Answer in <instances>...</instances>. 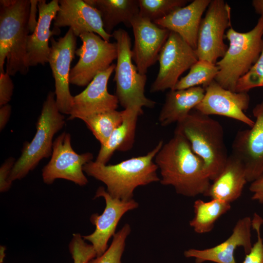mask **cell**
I'll return each mask as SVG.
<instances>
[{"label": "cell", "instance_id": "obj_1", "mask_svg": "<svg viewBox=\"0 0 263 263\" xmlns=\"http://www.w3.org/2000/svg\"><path fill=\"white\" fill-rule=\"evenodd\" d=\"M154 159L160 169V183L173 187L177 194L195 197L208 190L211 180L205 163L182 135L174 133Z\"/></svg>", "mask_w": 263, "mask_h": 263}, {"label": "cell", "instance_id": "obj_2", "mask_svg": "<svg viewBox=\"0 0 263 263\" xmlns=\"http://www.w3.org/2000/svg\"><path fill=\"white\" fill-rule=\"evenodd\" d=\"M164 144L160 141L146 155L132 157L115 165H107L90 161L83 167L87 175L103 183L113 198L122 200L133 199L135 189L159 181L158 169L154 159Z\"/></svg>", "mask_w": 263, "mask_h": 263}, {"label": "cell", "instance_id": "obj_3", "mask_svg": "<svg viewBox=\"0 0 263 263\" xmlns=\"http://www.w3.org/2000/svg\"><path fill=\"white\" fill-rule=\"evenodd\" d=\"M30 0H0V73L28 71L25 60L30 31Z\"/></svg>", "mask_w": 263, "mask_h": 263}, {"label": "cell", "instance_id": "obj_4", "mask_svg": "<svg viewBox=\"0 0 263 263\" xmlns=\"http://www.w3.org/2000/svg\"><path fill=\"white\" fill-rule=\"evenodd\" d=\"M174 133L188 140L193 152L204 162L210 180H215L228 156L221 123L195 110L177 123Z\"/></svg>", "mask_w": 263, "mask_h": 263}, {"label": "cell", "instance_id": "obj_5", "mask_svg": "<svg viewBox=\"0 0 263 263\" xmlns=\"http://www.w3.org/2000/svg\"><path fill=\"white\" fill-rule=\"evenodd\" d=\"M225 38L229 46L224 56L216 64L219 71L215 80L224 88L236 92L238 80L245 75L259 58L263 48V14L255 26L241 33L231 26Z\"/></svg>", "mask_w": 263, "mask_h": 263}, {"label": "cell", "instance_id": "obj_6", "mask_svg": "<svg viewBox=\"0 0 263 263\" xmlns=\"http://www.w3.org/2000/svg\"><path fill=\"white\" fill-rule=\"evenodd\" d=\"M55 96V92H49L37 122L36 133L31 142L24 143L21 155L12 169L9 177L11 183L25 177L42 159L52 155L53 137L65 123Z\"/></svg>", "mask_w": 263, "mask_h": 263}, {"label": "cell", "instance_id": "obj_7", "mask_svg": "<svg viewBox=\"0 0 263 263\" xmlns=\"http://www.w3.org/2000/svg\"><path fill=\"white\" fill-rule=\"evenodd\" d=\"M112 36L117 46L113 80L116 83L115 95L118 102L124 109L154 107L156 102L145 94L147 76L140 74L132 62L131 42L128 33L119 28L113 31Z\"/></svg>", "mask_w": 263, "mask_h": 263}, {"label": "cell", "instance_id": "obj_8", "mask_svg": "<svg viewBox=\"0 0 263 263\" xmlns=\"http://www.w3.org/2000/svg\"><path fill=\"white\" fill-rule=\"evenodd\" d=\"M79 38L82 44L75 51L79 59L71 69L69 82L85 86L117 59V46L116 42L107 41L94 33H84Z\"/></svg>", "mask_w": 263, "mask_h": 263}, {"label": "cell", "instance_id": "obj_9", "mask_svg": "<svg viewBox=\"0 0 263 263\" xmlns=\"http://www.w3.org/2000/svg\"><path fill=\"white\" fill-rule=\"evenodd\" d=\"M231 9L223 0H211L198 31L195 50L198 60L216 64L228 46L224 41L225 30L231 27Z\"/></svg>", "mask_w": 263, "mask_h": 263}, {"label": "cell", "instance_id": "obj_10", "mask_svg": "<svg viewBox=\"0 0 263 263\" xmlns=\"http://www.w3.org/2000/svg\"><path fill=\"white\" fill-rule=\"evenodd\" d=\"M93 158L91 152L78 154L75 152L71 145V135L63 132L53 142L51 159L42 170L43 182L50 185L56 179H62L84 186L88 180L83 167Z\"/></svg>", "mask_w": 263, "mask_h": 263}, {"label": "cell", "instance_id": "obj_11", "mask_svg": "<svg viewBox=\"0 0 263 263\" xmlns=\"http://www.w3.org/2000/svg\"><path fill=\"white\" fill-rule=\"evenodd\" d=\"M159 70L150 92L173 90L179 77L198 60L195 50L178 34L170 32L159 55Z\"/></svg>", "mask_w": 263, "mask_h": 263}, {"label": "cell", "instance_id": "obj_12", "mask_svg": "<svg viewBox=\"0 0 263 263\" xmlns=\"http://www.w3.org/2000/svg\"><path fill=\"white\" fill-rule=\"evenodd\" d=\"M76 38L71 28L57 40L51 37L48 62L55 79L56 105L61 113L69 115L74 97L69 89L70 65L75 54Z\"/></svg>", "mask_w": 263, "mask_h": 263}, {"label": "cell", "instance_id": "obj_13", "mask_svg": "<svg viewBox=\"0 0 263 263\" xmlns=\"http://www.w3.org/2000/svg\"><path fill=\"white\" fill-rule=\"evenodd\" d=\"M252 114L253 125L237 132L231 153L242 162L250 183L263 174V101L254 107Z\"/></svg>", "mask_w": 263, "mask_h": 263}, {"label": "cell", "instance_id": "obj_14", "mask_svg": "<svg viewBox=\"0 0 263 263\" xmlns=\"http://www.w3.org/2000/svg\"><path fill=\"white\" fill-rule=\"evenodd\" d=\"M102 197L106 206L101 214L94 213L90 217L91 223L95 227L94 231L87 235L82 236L89 241L96 253V257L102 255L107 249L108 243L115 234L118 223L127 212L138 207V203L133 199L122 200L112 197L105 188L99 187L94 198Z\"/></svg>", "mask_w": 263, "mask_h": 263}, {"label": "cell", "instance_id": "obj_15", "mask_svg": "<svg viewBox=\"0 0 263 263\" xmlns=\"http://www.w3.org/2000/svg\"><path fill=\"white\" fill-rule=\"evenodd\" d=\"M204 97L195 108L199 112L210 116L217 115L230 118L252 127L254 120L244 111L250 104L247 92H236L225 89L215 80L205 88Z\"/></svg>", "mask_w": 263, "mask_h": 263}, {"label": "cell", "instance_id": "obj_16", "mask_svg": "<svg viewBox=\"0 0 263 263\" xmlns=\"http://www.w3.org/2000/svg\"><path fill=\"white\" fill-rule=\"evenodd\" d=\"M131 26L134 38L132 59L138 72L146 75L149 68L158 60L170 31L139 15L132 19Z\"/></svg>", "mask_w": 263, "mask_h": 263}, {"label": "cell", "instance_id": "obj_17", "mask_svg": "<svg viewBox=\"0 0 263 263\" xmlns=\"http://www.w3.org/2000/svg\"><path fill=\"white\" fill-rule=\"evenodd\" d=\"M112 64L107 69L98 74L80 94L73 97L69 120H83L92 115L116 110L119 103L115 95L108 91L109 79L115 69Z\"/></svg>", "mask_w": 263, "mask_h": 263}, {"label": "cell", "instance_id": "obj_18", "mask_svg": "<svg viewBox=\"0 0 263 263\" xmlns=\"http://www.w3.org/2000/svg\"><path fill=\"white\" fill-rule=\"evenodd\" d=\"M59 9L54 19V29L69 27L77 37L86 33L98 34L110 42L112 35L104 29L99 13L83 0H59Z\"/></svg>", "mask_w": 263, "mask_h": 263}, {"label": "cell", "instance_id": "obj_19", "mask_svg": "<svg viewBox=\"0 0 263 263\" xmlns=\"http://www.w3.org/2000/svg\"><path fill=\"white\" fill-rule=\"evenodd\" d=\"M251 218L244 217L235 224L231 234L225 241L209 248H190L185 251L186 258H194L196 263L212 262L215 263H237L234 252L239 246H242L245 253L250 251L251 242Z\"/></svg>", "mask_w": 263, "mask_h": 263}, {"label": "cell", "instance_id": "obj_20", "mask_svg": "<svg viewBox=\"0 0 263 263\" xmlns=\"http://www.w3.org/2000/svg\"><path fill=\"white\" fill-rule=\"evenodd\" d=\"M58 9V0H52L48 3L45 0H38V24L27 39L25 64L28 69L38 64L44 65L48 62L50 52L49 39L54 35L60 33L59 29H50Z\"/></svg>", "mask_w": 263, "mask_h": 263}, {"label": "cell", "instance_id": "obj_21", "mask_svg": "<svg viewBox=\"0 0 263 263\" xmlns=\"http://www.w3.org/2000/svg\"><path fill=\"white\" fill-rule=\"evenodd\" d=\"M210 1L211 0H194L154 23L170 32L177 33L196 50L202 17Z\"/></svg>", "mask_w": 263, "mask_h": 263}, {"label": "cell", "instance_id": "obj_22", "mask_svg": "<svg viewBox=\"0 0 263 263\" xmlns=\"http://www.w3.org/2000/svg\"><path fill=\"white\" fill-rule=\"evenodd\" d=\"M247 182L241 161L231 153L219 175L212 181L205 196L231 204L242 195Z\"/></svg>", "mask_w": 263, "mask_h": 263}, {"label": "cell", "instance_id": "obj_23", "mask_svg": "<svg viewBox=\"0 0 263 263\" xmlns=\"http://www.w3.org/2000/svg\"><path fill=\"white\" fill-rule=\"evenodd\" d=\"M205 89L197 86L183 90H170L166 94L158 121L162 126L181 121L201 102Z\"/></svg>", "mask_w": 263, "mask_h": 263}, {"label": "cell", "instance_id": "obj_24", "mask_svg": "<svg viewBox=\"0 0 263 263\" xmlns=\"http://www.w3.org/2000/svg\"><path fill=\"white\" fill-rule=\"evenodd\" d=\"M124 110L125 116L122 123L113 132L106 144L101 146L96 162L106 164L115 151H126L132 147L137 118L143 111L138 108Z\"/></svg>", "mask_w": 263, "mask_h": 263}, {"label": "cell", "instance_id": "obj_25", "mask_svg": "<svg viewBox=\"0 0 263 263\" xmlns=\"http://www.w3.org/2000/svg\"><path fill=\"white\" fill-rule=\"evenodd\" d=\"M84 0L99 13L104 29L109 35L119 23L132 27V21L139 13L138 0Z\"/></svg>", "mask_w": 263, "mask_h": 263}, {"label": "cell", "instance_id": "obj_26", "mask_svg": "<svg viewBox=\"0 0 263 263\" xmlns=\"http://www.w3.org/2000/svg\"><path fill=\"white\" fill-rule=\"evenodd\" d=\"M231 208V204L218 199L208 202L196 200L193 204L194 215L189 225L199 234L211 231L216 221Z\"/></svg>", "mask_w": 263, "mask_h": 263}, {"label": "cell", "instance_id": "obj_27", "mask_svg": "<svg viewBox=\"0 0 263 263\" xmlns=\"http://www.w3.org/2000/svg\"><path fill=\"white\" fill-rule=\"evenodd\" d=\"M125 113V110L108 111L92 115L82 120L101 146H104L113 132L122 123Z\"/></svg>", "mask_w": 263, "mask_h": 263}, {"label": "cell", "instance_id": "obj_28", "mask_svg": "<svg viewBox=\"0 0 263 263\" xmlns=\"http://www.w3.org/2000/svg\"><path fill=\"white\" fill-rule=\"evenodd\" d=\"M218 71L216 64L198 60L191 66L188 73L179 80L173 90H183L201 85L205 88L215 80Z\"/></svg>", "mask_w": 263, "mask_h": 263}, {"label": "cell", "instance_id": "obj_29", "mask_svg": "<svg viewBox=\"0 0 263 263\" xmlns=\"http://www.w3.org/2000/svg\"><path fill=\"white\" fill-rule=\"evenodd\" d=\"M139 15L154 22L176 9L185 6L187 0H138Z\"/></svg>", "mask_w": 263, "mask_h": 263}, {"label": "cell", "instance_id": "obj_30", "mask_svg": "<svg viewBox=\"0 0 263 263\" xmlns=\"http://www.w3.org/2000/svg\"><path fill=\"white\" fill-rule=\"evenodd\" d=\"M131 231L129 224H126L113 237L110 245L101 256L96 257L88 263H122L121 259L126 241Z\"/></svg>", "mask_w": 263, "mask_h": 263}, {"label": "cell", "instance_id": "obj_31", "mask_svg": "<svg viewBox=\"0 0 263 263\" xmlns=\"http://www.w3.org/2000/svg\"><path fill=\"white\" fill-rule=\"evenodd\" d=\"M260 87H263V48L255 64L238 80L236 92H247L252 89Z\"/></svg>", "mask_w": 263, "mask_h": 263}, {"label": "cell", "instance_id": "obj_32", "mask_svg": "<svg viewBox=\"0 0 263 263\" xmlns=\"http://www.w3.org/2000/svg\"><path fill=\"white\" fill-rule=\"evenodd\" d=\"M68 247L74 263H88L96 257L93 246L87 243L79 233L73 234Z\"/></svg>", "mask_w": 263, "mask_h": 263}, {"label": "cell", "instance_id": "obj_33", "mask_svg": "<svg viewBox=\"0 0 263 263\" xmlns=\"http://www.w3.org/2000/svg\"><path fill=\"white\" fill-rule=\"evenodd\" d=\"M252 227L256 231L257 240L241 263H263V240L261 234V227L263 224V218L254 213L251 219Z\"/></svg>", "mask_w": 263, "mask_h": 263}, {"label": "cell", "instance_id": "obj_34", "mask_svg": "<svg viewBox=\"0 0 263 263\" xmlns=\"http://www.w3.org/2000/svg\"><path fill=\"white\" fill-rule=\"evenodd\" d=\"M14 90L11 76L6 72L0 73V106L8 104Z\"/></svg>", "mask_w": 263, "mask_h": 263}, {"label": "cell", "instance_id": "obj_35", "mask_svg": "<svg viewBox=\"0 0 263 263\" xmlns=\"http://www.w3.org/2000/svg\"><path fill=\"white\" fill-rule=\"evenodd\" d=\"M14 158H7L1 165L0 168V192H5L8 191L12 183L9 181L10 175L12 169L15 164Z\"/></svg>", "mask_w": 263, "mask_h": 263}, {"label": "cell", "instance_id": "obj_36", "mask_svg": "<svg viewBox=\"0 0 263 263\" xmlns=\"http://www.w3.org/2000/svg\"><path fill=\"white\" fill-rule=\"evenodd\" d=\"M250 191L253 193L251 199L263 203V174L251 183Z\"/></svg>", "mask_w": 263, "mask_h": 263}, {"label": "cell", "instance_id": "obj_37", "mask_svg": "<svg viewBox=\"0 0 263 263\" xmlns=\"http://www.w3.org/2000/svg\"><path fill=\"white\" fill-rule=\"evenodd\" d=\"M30 9L29 18V28L30 33H32L35 29L38 22L37 12L38 9V0H30Z\"/></svg>", "mask_w": 263, "mask_h": 263}, {"label": "cell", "instance_id": "obj_38", "mask_svg": "<svg viewBox=\"0 0 263 263\" xmlns=\"http://www.w3.org/2000/svg\"><path fill=\"white\" fill-rule=\"evenodd\" d=\"M11 113V106L7 104L0 108V130L1 131L7 124Z\"/></svg>", "mask_w": 263, "mask_h": 263}, {"label": "cell", "instance_id": "obj_39", "mask_svg": "<svg viewBox=\"0 0 263 263\" xmlns=\"http://www.w3.org/2000/svg\"><path fill=\"white\" fill-rule=\"evenodd\" d=\"M252 6L256 13L263 14V0H254L252 1Z\"/></svg>", "mask_w": 263, "mask_h": 263}, {"label": "cell", "instance_id": "obj_40", "mask_svg": "<svg viewBox=\"0 0 263 263\" xmlns=\"http://www.w3.org/2000/svg\"><path fill=\"white\" fill-rule=\"evenodd\" d=\"M6 247L3 245L0 246V263H3V260L5 257Z\"/></svg>", "mask_w": 263, "mask_h": 263}]
</instances>
